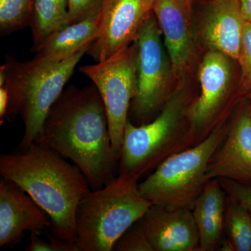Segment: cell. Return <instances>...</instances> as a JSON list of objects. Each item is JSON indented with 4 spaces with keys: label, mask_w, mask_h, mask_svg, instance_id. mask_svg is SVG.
<instances>
[{
    "label": "cell",
    "mask_w": 251,
    "mask_h": 251,
    "mask_svg": "<svg viewBox=\"0 0 251 251\" xmlns=\"http://www.w3.org/2000/svg\"><path fill=\"white\" fill-rule=\"evenodd\" d=\"M194 100L190 99L184 87H179L172 92L151 122L135 125L128 120L124 132L118 175H133L142 179L170 156L192 148L189 110Z\"/></svg>",
    "instance_id": "4"
},
{
    "label": "cell",
    "mask_w": 251,
    "mask_h": 251,
    "mask_svg": "<svg viewBox=\"0 0 251 251\" xmlns=\"http://www.w3.org/2000/svg\"><path fill=\"white\" fill-rule=\"evenodd\" d=\"M226 202V193L219 180H209L192 209L201 251H217L224 237Z\"/></svg>",
    "instance_id": "16"
},
{
    "label": "cell",
    "mask_w": 251,
    "mask_h": 251,
    "mask_svg": "<svg viewBox=\"0 0 251 251\" xmlns=\"http://www.w3.org/2000/svg\"><path fill=\"white\" fill-rule=\"evenodd\" d=\"M154 0H104L98 36L87 53L97 62L129 46L153 13Z\"/></svg>",
    "instance_id": "10"
},
{
    "label": "cell",
    "mask_w": 251,
    "mask_h": 251,
    "mask_svg": "<svg viewBox=\"0 0 251 251\" xmlns=\"http://www.w3.org/2000/svg\"><path fill=\"white\" fill-rule=\"evenodd\" d=\"M0 175L22 188L46 211L51 233L76 242L77 207L91 190L75 165L36 140L25 151L1 153Z\"/></svg>",
    "instance_id": "2"
},
{
    "label": "cell",
    "mask_w": 251,
    "mask_h": 251,
    "mask_svg": "<svg viewBox=\"0 0 251 251\" xmlns=\"http://www.w3.org/2000/svg\"><path fill=\"white\" fill-rule=\"evenodd\" d=\"M246 22L239 0H214L203 22V39L211 50L238 60Z\"/></svg>",
    "instance_id": "15"
},
{
    "label": "cell",
    "mask_w": 251,
    "mask_h": 251,
    "mask_svg": "<svg viewBox=\"0 0 251 251\" xmlns=\"http://www.w3.org/2000/svg\"><path fill=\"white\" fill-rule=\"evenodd\" d=\"M229 179L251 186V103L246 97L209 162L206 179Z\"/></svg>",
    "instance_id": "11"
},
{
    "label": "cell",
    "mask_w": 251,
    "mask_h": 251,
    "mask_svg": "<svg viewBox=\"0 0 251 251\" xmlns=\"http://www.w3.org/2000/svg\"><path fill=\"white\" fill-rule=\"evenodd\" d=\"M139 179L120 174L82 198L76 213L77 244L82 251H112L117 241L151 204L140 194Z\"/></svg>",
    "instance_id": "5"
},
{
    "label": "cell",
    "mask_w": 251,
    "mask_h": 251,
    "mask_svg": "<svg viewBox=\"0 0 251 251\" xmlns=\"http://www.w3.org/2000/svg\"><path fill=\"white\" fill-rule=\"evenodd\" d=\"M238 60L242 68L243 90L249 94L251 92V22L249 21L246 22L244 27Z\"/></svg>",
    "instance_id": "23"
},
{
    "label": "cell",
    "mask_w": 251,
    "mask_h": 251,
    "mask_svg": "<svg viewBox=\"0 0 251 251\" xmlns=\"http://www.w3.org/2000/svg\"><path fill=\"white\" fill-rule=\"evenodd\" d=\"M201 94L189 110L193 146L207 138L228 102L232 83L229 57L211 50L204 56L199 71ZM223 122V121H222Z\"/></svg>",
    "instance_id": "9"
},
{
    "label": "cell",
    "mask_w": 251,
    "mask_h": 251,
    "mask_svg": "<svg viewBox=\"0 0 251 251\" xmlns=\"http://www.w3.org/2000/svg\"><path fill=\"white\" fill-rule=\"evenodd\" d=\"M104 0H67L69 25L83 21L102 9Z\"/></svg>",
    "instance_id": "24"
},
{
    "label": "cell",
    "mask_w": 251,
    "mask_h": 251,
    "mask_svg": "<svg viewBox=\"0 0 251 251\" xmlns=\"http://www.w3.org/2000/svg\"><path fill=\"white\" fill-rule=\"evenodd\" d=\"M52 226L50 218L22 188L0 179V247H14L25 232L39 234Z\"/></svg>",
    "instance_id": "12"
},
{
    "label": "cell",
    "mask_w": 251,
    "mask_h": 251,
    "mask_svg": "<svg viewBox=\"0 0 251 251\" xmlns=\"http://www.w3.org/2000/svg\"><path fill=\"white\" fill-rule=\"evenodd\" d=\"M113 251H153V249L138 221L117 241Z\"/></svg>",
    "instance_id": "21"
},
{
    "label": "cell",
    "mask_w": 251,
    "mask_h": 251,
    "mask_svg": "<svg viewBox=\"0 0 251 251\" xmlns=\"http://www.w3.org/2000/svg\"><path fill=\"white\" fill-rule=\"evenodd\" d=\"M191 0H154L153 13L164 39L173 74L186 71L194 50Z\"/></svg>",
    "instance_id": "14"
},
{
    "label": "cell",
    "mask_w": 251,
    "mask_h": 251,
    "mask_svg": "<svg viewBox=\"0 0 251 251\" xmlns=\"http://www.w3.org/2000/svg\"><path fill=\"white\" fill-rule=\"evenodd\" d=\"M225 237L234 251H251V217L247 209L226 195L224 220Z\"/></svg>",
    "instance_id": "19"
},
{
    "label": "cell",
    "mask_w": 251,
    "mask_h": 251,
    "mask_svg": "<svg viewBox=\"0 0 251 251\" xmlns=\"http://www.w3.org/2000/svg\"><path fill=\"white\" fill-rule=\"evenodd\" d=\"M34 0H0V33L8 35L30 26Z\"/></svg>",
    "instance_id": "20"
},
{
    "label": "cell",
    "mask_w": 251,
    "mask_h": 251,
    "mask_svg": "<svg viewBox=\"0 0 251 251\" xmlns=\"http://www.w3.org/2000/svg\"><path fill=\"white\" fill-rule=\"evenodd\" d=\"M101 9L80 22L56 31L40 45L32 48L34 57L43 62H60L91 46L98 36Z\"/></svg>",
    "instance_id": "17"
},
{
    "label": "cell",
    "mask_w": 251,
    "mask_h": 251,
    "mask_svg": "<svg viewBox=\"0 0 251 251\" xmlns=\"http://www.w3.org/2000/svg\"><path fill=\"white\" fill-rule=\"evenodd\" d=\"M69 25L67 0H34L30 24L34 46Z\"/></svg>",
    "instance_id": "18"
},
{
    "label": "cell",
    "mask_w": 251,
    "mask_h": 251,
    "mask_svg": "<svg viewBox=\"0 0 251 251\" xmlns=\"http://www.w3.org/2000/svg\"><path fill=\"white\" fill-rule=\"evenodd\" d=\"M217 251H234L233 246L230 241L227 237L223 238L222 241L220 243Z\"/></svg>",
    "instance_id": "27"
},
{
    "label": "cell",
    "mask_w": 251,
    "mask_h": 251,
    "mask_svg": "<svg viewBox=\"0 0 251 251\" xmlns=\"http://www.w3.org/2000/svg\"><path fill=\"white\" fill-rule=\"evenodd\" d=\"M228 126L221 122L201 143L162 162L138 184L142 196L151 205L192 210L208 181L209 162L224 140Z\"/></svg>",
    "instance_id": "6"
},
{
    "label": "cell",
    "mask_w": 251,
    "mask_h": 251,
    "mask_svg": "<svg viewBox=\"0 0 251 251\" xmlns=\"http://www.w3.org/2000/svg\"><path fill=\"white\" fill-rule=\"evenodd\" d=\"M136 54L135 41L105 60L79 68L92 81L103 100L112 151L118 161L130 103L136 94Z\"/></svg>",
    "instance_id": "8"
},
{
    "label": "cell",
    "mask_w": 251,
    "mask_h": 251,
    "mask_svg": "<svg viewBox=\"0 0 251 251\" xmlns=\"http://www.w3.org/2000/svg\"><path fill=\"white\" fill-rule=\"evenodd\" d=\"M246 98L248 99V100L250 101V103H251V92H249V94H247V96H246Z\"/></svg>",
    "instance_id": "28"
},
{
    "label": "cell",
    "mask_w": 251,
    "mask_h": 251,
    "mask_svg": "<svg viewBox=\"0 0 251 251\" xmlns=\"http://www.w3.org/2000/svg\"><path fill=\"white\" fill-rule=\"evenodd\" d=\"M219 180L226 195L244 206L251 217V186L229 179Z\"/></svg>",
    "instance_id": "25"
},
{
    "label": "cell",
    "mask_w": 251,
    "mask_h": 251,
    "mask_svg": "<svg viewBox=\"0 0 251 251\" xmlns=\"http://www.w3.org/2000/svg\"><path fill=\"white\" fill-rule=\"evenodd\" d=\"M40 140L85 175L92 190L116 176L119 161L112 151L108 120L96 86L64 91L49 112Z\"/></svg>",
    "instance_id": "1"
},
{
    "label": "cell",
    "mask_w": 251,
    "mask_h": 251,
    "mask_svg": "<svg viewBox=\"0 0 251 251\" xmlns=\"http://www.w3.org/2000/svg\"><path fill=\"white\" fill-rule=\"evenodd\" d=\"M47 239L39 237V234L31 233L30 242L27 251H82L77 242L57 237L54 234H46Z\"/></svg>",
    "instance_id": "22"
},
{
    "label": "cell",
    "mask_w": 251,
    "mask_h": 251,
    "mask_svg": "<svg viewBox=\"0 0 251 251\" xmlns=\"http://www.w3.org/2000/svg\"><path fill=\"white\" fill-rule=\"evenodd\" d=\"M139 222L153 251H201L191 209L151 205Z\"/></svg>",
    "instance_id": "13"
},
{
    "label": "cell",
    "mask_w": 251,
    "mask_h": 251,
    "mask_svg": "<svg viewBox=\"0 0 251 251\" xmlns=\"http://www.w3.org/2000/svg\"><path fill=\"white\" fill-rule=\"evenodd\" d=\"M244 17L246 21L251 22V0H239Z\"/></svg>",
    "instance_id": "26"
},
{
    "label": "cell",
    "mask_w": 251,
    "mask_h": 251,
    "mask_svg": "<svg viewBox=\"0 0 251 251\" xmlns=\"http://www.w3.org/2000/svg\"><path fill=\"white\" fill-rule=\"evenodd\" d=\"M162 35L152 13L135 40L137 91L128 113V116L133 117L135 125L153 120L171 94L173 68Z\"/></svg>",
    "instance_id": "7"
},
{
    "label": "cell",
    "mask_w": 251,
    "mask_h": 251,
    "mask_svg": "<svg viewBox=\"0 0 251 251\" xmlns=\"http://www.w3.org/2000/svg\"><path fill=\"white\" fill-rule=\"evenodd\" d=\"M90 46L60 62H43L34 57L20 62L7 57L0 67V86L7 92L6 119L14 122L22 117L24 134L17 151L27 150L39 139L49 112L64 92L77 63Z\"/></svg>",
    "instance_id": "3"
}]
</instances>
